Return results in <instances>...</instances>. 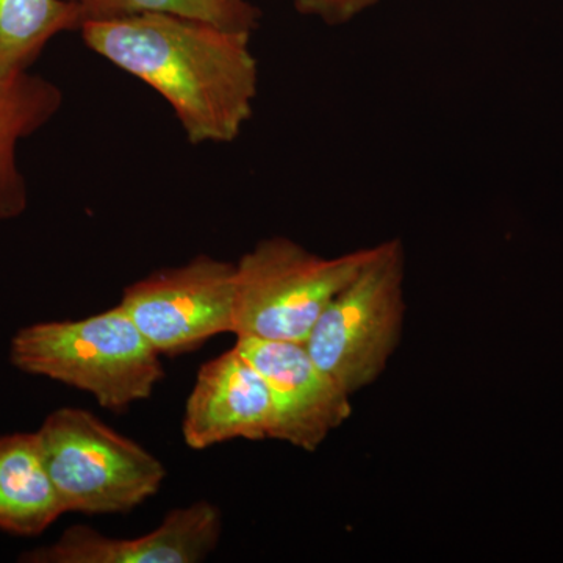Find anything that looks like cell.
<instances>
[{
  "instance_id": "1",
  "label": "cell",
  "mask_w": 563,
  "mask_h": 563,
  "mask_svg": "<svg viewBox=\"0 0 563 563\" xmlns=\"http://www.w3.org/2000/svg\"><path fill=\"white\" fill-rule=\"evenodd\" d=\"M79 32L88 49L157 91L191 144L233 143L254 114L252 33L163 13L88 21Z\"/></svg>"
},
{
  "instance_id": "2",
  "label": "cell",
  "mask_w": 563,
  "mask_h": 563,
  "mask_svg": "<svg viewBox=\"0 0 563 563\" xmlns=\"http://www.w3.org/2000/svg\"><path fill=\"white\" fill-rule=\"evenodd\" d=\"M161 357L120 303L81 320L36 322L10 343L20 372L88 393L113 412L151 398L165 377Z\"/></svg>"
},
{
  "instance_id": "3",
  "label": "cell",
  "mask_w": 563,
  "mask_h": 563,
  "mask_svg": "<svg viewBox=\"0 0 563 563\" xmlns=\"http://www.w3.org/2000/svg\"><path fill=\"white\" fill-rule=\"evenodd\" d=\"M401 240L374 244L372 258L328 303L306 347L347 395L369 387L399 346L406 317Z\"/></svg>"
},
{
  "instance_id": "4",
  "label": "cell",
  "mask_w": 563,
  "mask_h": 563,
  "mask_svg": "<svg viewBox=\"0 0 563 563\" xmlns=\"http://www.w3.org/2000/svg\"><path fill=\"white\" fill-rule=\"evenodd\" d=\"M373 252L321 257L287 236L262 240L235 263V335L306 343L322 310Z\"/></svg>"
},
{
  "instance_id": "5",
  "label": "cell",
  "mask_w": 563,
  "mask_h": 563,
  "mask_svg": "<svg viewBox=\"0 0 563 563\" xmlns=\"http://www.w3.org/2000/svg\"><path fill=\"white\" fill-rule=\"evenodd\" d=\"M36 437L65 514L129 512L165 483L154 454L79 407L54 410Z\"/></svg>"
},
{
  "instance_id": "6",
  "label": "cell",
  "mask_w": 563,
  "mask_h": 563,
  "mask_svg": "<svg viewBox=\"0 0 563 563\" xmlns=\"http://www.w3.org/2000/svg\"><path fill=\"white\" fill-rule=\"evenodd\" d=\"M235 263L196 255L133 282L120 306L158 354L179 355L235 333Z\"/></svg>"
},
{
  "instance_id": "7",
  "label": "cell",
  "mask_w": 563,
  "mask_h": 563,
  "mask_svg": "<svg viewBox=\"0 0 563 563\" xmlns=\"http://www.w3.org/2000/svg\"><path fill=\"white\" fill-rule=\"evenodd\" d=\"M235 346L272 393V439L312 453L350 420L352 396L314 363L306 344L236 336Z\"/></svg>"
},
{
  "instance_id": "8",
  "label": "cell",
  "mask_w": 563,
  "mask_h": 563,
  "mask_svg": "<svg viewBox=\"0 0 563 563\" xmlns=\"http://www.w3.org/2000/svg\"><path fill=\"white\" fill-rule=\"evenodd\" d=\"M220 510L207 501L179 507L154 531L136 539H113L90 526H73L49 544L22 554L29 563H199L221 539Z\"/></svg>"
},
{
  "instance_id": "9",
  "label": "cell",
  "mask_w": 563,
  "mask_h": 563,
  "mask_svg": "<svg viewBox=\"0 0 563 563\" xmlns=\"http://www.w3.org/2000/svg\"><path fill=\"white\" fill-rule=\"evenodd\" d=\"M274 420L268 385L233 346L199 368L185 404L181 437L195 451L235 439H272Z\"/></svg>"
},
{
  "instance_id": "10",
  "label": "cell",
  "mask_w": 563,
  "mask_h": 563,
  "mask_svg": "<svg viewBox=\"0 0 563 563\" xmlns=\"http://www.w3.org/2000/svg\"><path fill=\"white\" fill-rule=\"evenodd\" d=\"M62 106L60 88L31 70L0 80V221L16 220L27 209V184L18 162L21 141L41 131Z\"/></svg>"
},
{
  "instance_id": "11",
  "label": "cell",
  "mask_w": 563,
  "mask_h": 563,
  "mask_svg": "<svg viewBox=\"0 0 563 563\" xmlns=\"http://www.w3.org/2000/svg\"><path fill=\"white\" fill-rule=\"evenodd\" d=\"M63 514L36 432L0 437V531L40 536Z\"/></svg>"
},
{
  "instance_id": "12",
  "label": "cell",
  "mask_w": 563,
  "mask_h": 563,
  "mask_svg": "<svg viewBox=\"0 0 563 563\" xmlns=\"http://www.w3.org/2000/svg\"><path fill=\"white\" fill-rule=\"evenodd\" d=\"M84 22L70 0H0V80L27 73L55 36Z\"/></svg>"
},
{
  "instance_id": "13",
  "label": "cell",
  "mask_w": 563,
  "mask_h": 563,
  "mask_svg": "<svg viewBox=\"0 0 563 563\" xmlns=\"http://www.w3.org/2000/svg\"><path fill=\"white\" fill-rule=\"evenodd\" d=\"M70 2L79 7L85 22L163 13L209 22L229 31L254 33L262 20V11L250 0H70Z\"/></svg>"
},
{
  "instance_id": "14",
  "label": "cell",
  "mask_w": 563,
  "mask_h": 563,
  "mask_svg": "<svg viewBox=\"0 0 563 563\" xmlns=\"http://www.w3.org/2000/svg\"><path fill=\"white\" fill-rule=\"evenodd\" d=\"M302 16L314 18L331 27H342L374 9L379 0H290Z\"/></svg>"
}]
</instances>
